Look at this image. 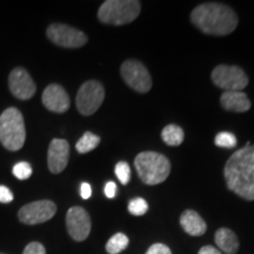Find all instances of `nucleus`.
Wrapping results in <instances>:
<instances>
[{
    "label": "nucleus",
    "mask_w": 254,
    "mask_h": 254,
    "mask_svg": "<svg viewBox=\"0 0 254 254\" xmlns=\"http://www.w3.org/2000/svg\"><path fill=\"white\" fill-rule=\"evenodd\" d=\"M228 190L240 198L254 200V145L247 142L228 158L224 168Z\"/></svg>",
    "instance_id": "obj_1"
},
{
    "label": "nucleus",
    "mask_w": 254,
    "mask_h": 254,
    "mask_svg": "<svg viewBox=\"0 0 254 254\" xmlns=\"http://www.w3.org/2000/svg\"><path fill=\"white\" fill-rule=\"evenodd\" d=\"M192 23L206 34L227 36L238 26V15L230 6L220 2H205L193 9Z\"/></svg>",
    "instance_id": "obj_2"
},
{
    "label": "nucleus",
    "mask_w": 254,
    "mask_h": 254,
    "mask_svg": "<svg viewBox=\"0 0 254 254\" xmlns=\"http://www.w3.org/2000/svg\"><path fill=\"white\" fill-rule=\"evenodd\" d=\"M134 166L141 182L146 185H158L170 176L171 163L157 152H141L134 159Z\"/></svg>",
    "instance_id": "obj_3"
},
{
    "label": "nucleus",
    "mask_w": 254,
    "mask_h": 254,
    "mask_svg": "<svg viewBox=\"0 0 254 254\" xmlns=\"http://www.w3.org/2000/svg\"><path fill=\"white\" fill-rule=\"evenodd\" d=\"M25 139L26 128L23 114L15 107L6 109L0 116V142L9 151H19Z\"/></svg>",
    "instance_id": "obj_4"
},
{
    "label": "nucleus",
    "mask_w": 254,
    "mask_h": 254,
    "mask_svg": "<svg viewBox=\"0 0 254 254\" xmlns=\"http://www.w3.org/2000/svg\"><path fill=\"white\" fill-rule=\"evenodd\" d=\"M140 8V1L136 0H107L100 6L98 18L103 24L120 26L138 18Z\"/></svg>",
    "instance_id": "obj_5"
},
{
    "label": "nucleus",
    "mask_w": 254,
    "mask_h": 254,
    "mask_svg": "<svg viewBox=\"0 0 254 254\" xmlns=\"http://www.w3.org/2000/svg\"><path fill=\"white\" fill-rule=\"evenodd\" d=\"M104 99L105 90L103 84L98 80H88L79 88L75 104L82 116H92L99 110Z\"/></svg>",
    "instance_id": "obj_6"
},
{
    "label": "nucleus",
    "mask_w": 254,
    "mask_h": 254,
    "mask_svg": "<svg viewBox=\"0 0 254 254\" xmlns=\"http://www.w3.org/2000/svg\"><path fill=\"white\" fill-rule=\"evenodd\" d=\"M212 81L215 86L226 91H239L247 87L249 77L239 66L219 65L212 71Z\"/></svg>",
    "instance_id": "obj_7"
},
{
    "label": "nucleus",
    "mask_w": 254,
    "mask_h": 254,
    "mask_svg": "<svg viewBox=\"0 0 254 254\" xmlns=\"http://www.w3.org/2000/svg\"><path fill=\"white\" fill-rule=\"evenodd\" d=\"M122 77L127 85L139 93H147L152 87V78L144 64L128 59L120 67Z\"/></svg>",
    "instance_id": "obj_8"
},
{
    "label": "nucleus",
    "mask_w": 254,
    "mask_h": 254,
    "mask_svg": "<svg viewBox=\"0 0 254 254\" xmlns=\"http://www.w3.org/2000/svg\"><path fill=\"white\" fill-rule=\"evenodd\" d=\"M46 34L53 44L65 49H78L87 43V36L84 32L65 24L50 25Z\"/></svg>",
    "instance_id": "obj_9"
},
{
    "label": "nucleus",
    "mask_w": 254,
    "mask_h": 254,
    "mask_svg": "<svg viewBox=\"0 0 254 254\" xmlns=\"http://www.w3.org/2000/svg\"><path fill=\"white\" fill-rule=\"evenodd\" d=\"M57 213V205L51 200H38L19 209L18 218L25 225H38L49 221Z\"/></svg>",
    "instance_id": "obj_10"
},
{
    "label": "nucleus",
    "mask_w": 254,
    "mask_h": 254,
    "mask_svg": "<svg viewBox=\"0 0 254 254\" xmlns=\"http://www.w3.org/2000/svg\"><path fill=\"white\" fill-rule=\"evenodd\" d=\"M91 218L85 208L74 206L68 209L66 214V227L69 237L75 241H84L87 239L91 232Z\"/></svg>",
    "instance_id": "obj_11"
},
{
    "label": "nucleus",
    "mask_w": 254,
    "mask_h": 254,
    "mask_svg": "<svg viewBox=\"0 0 254 254\" xmlns=\"http://www.w3.org/2000/svg\"><path fill=\"white\" fill-rule=\"evenodd\" d=\"M8 86L11 93L20 100L31 99L36 94L37 86L36 82L26 69L23 67H17L9 73Z\"/></svg>",
    "instance_id": "obj_12"
},
{
    "label": "nucleus",
    "mask_w": 254,
    "mask_h": 254,
    "mask_svg": "<svg viewBox=\"0 0 254 254\" xmlns=\"http://www.w3.org/2000/svg\"><path fill=\"white\" fill-rule=\"evenodd\" d=\"M69 158V145L65 139H53L47 152V165L53 174L63 172L67 166Z\"/></svg>",
    "instance_id": "obj_13"
},
{
    "label": "nucleus",
    "mask_w": 254,
    "mask_h": 254,
    "mask_svg": "<svg viewBox=\"0 0 254 254\" xmlns=\"http://www.w3.org/2000/svg\"><path fill=\"white\" fill-rule=\"evenodd\" d=\"M43 104L49 111L56 113H64L69 109L68 94L66 93L65 88L58 84H51L44 90Z\"/></svg>",
    "instance_id": "obj_14"
},
{
    "label": "nucleus",
    "mask_w": 254,
    "mask_h": 254,
    "mask_svg": "<svg viewBox=\"0 0 254 254\" xmlns=\"http://www.w3.org/2000/svg\"><path fill=\"white\" fill-rule=\"evenodd\" d=\"M220 104L226 111L236 113L247 112L251 109L247 94L239 91H225L220 97Z\"/></svg>",
    "instance_id": "obj_15"
},
{
    "label": "nucleus",
    "mask_w": 254,
    "mask_h": 254,
    "mask_svg": "<svg viewBox=\"0 0 254 254\" xmlns=\"http://www.w3.org/2000/svg\"><path fill=\"white\" fill-rule=\"evenodd\" d=\"M180 225H182L183 230L192 237L204 236L207 230V225L204 219L193 209H186L184 212L180 217Z\"/></svg>",
    "instance_id": "obj_16"
},
{
    "label": "nucleus",
    "mask_w": 254,
    "mask_h": 254,
    "mask_svg": "<svg viewBox=\"0 0 254 254\" xmlns=\"http://www.w3.org/2000/svg\"><path fill=\"white\" fill-rule=\"evenodd\" d=\"M214 240L220 252L226 254H236L239 250V240L233 231L230 228H219L215 232Z\"/></svg>",
    "instance_id": "obj_17"
},
{
    "label": "nucleus",
    "mask_w": 254,
    "mask_h": 254,
    "mask_svg": "<svg viewBox=\"0 0 254 254\" xmlns=\"http://www.w3.org/2000/svg\"><path fill=\"white\" fill-rule=\"evenodd\" d=\"M161 138L165 144L168 146H179L183 144L184 138H185V134H184L183 128L178 125H167L161 132Z\"/></svg>",
    "instance_id": "obj_18"
},
{
    "label": "nucleus",
    "mask_w": 254,
    "mask_h": 254,
    "mask_svg": "<svg viewBox=\"0 0 254 254\" xmlns=\"http://www.w3.org/2000/svg\"><path fill=\"white\" fill-rule=\"evenodd\" d=\"M100 138L98 135L93 134L92 132H85V134L79 139L75 148L80 154L88 153V152L93 151L94 148H97V146L99 145Z\"/></svg>",
    "instance_id": "obj_19"
},
{
    "label": "nucleus",
    "mask_w": 254,
    "mask_h": 254,
    "mask_svg": "<svg viewBox=\"0 0 254 254\" xmlns=\"http://www.w3.org/2000/svg\"><path fill=\"white\" fill-rule=\"evenodd\" d=\"M128 238L124 233H116L113 237L110 238V240L106 244V252L109 254H119L128 246Z\"/></svg>",
    "instance_id": "obj_20"
},
{
    "label": "nucleus",
    "mask_w": 254,
    "mask_h": 254,
    "mask_svg": "<svg viewBox=\"0 0 254 254\" xmlns=\"http://www.w3.org/2000/svg\"><path fill=\"white\" fill-rule=\"evenodd\" d=\"M215 145L224 148H233L238 144L237 136L231 132H220L218 133L214 139Z\"/></svg>",
    "instance_id": "obj_21"
},
{
    "label": "nucleus",
    "mask_w": 254,
    "mask_h": 254,
    "mask_svg": "<svg viewBox=\"0 0 254 254\" xmlns=\"http://www.w3.org/2000/svg\"><path fill=\"white\" fill-rule=\"evenodd\" d=\"M114 172H116V176L118 177L119 182L124 185H127L131 180V168H129V165L126 161H119L116 165Z\"/></svg>",
    "instance_id": "obj_22"
},
{
    "label": "nucleus",
    "mask_w": 254,
    "mask_h": 254,
    "mask_svg": "<svg viewBox=\"0 0 254 254\" xmlns=\"http://www.w3.org/2000/svg\"><path fill=\"white\" fill-rule=\"evenodd\" d=\"M148 209V205L146 202L145 199L142 198H135L129 201L128 204V212L132 215H136V217H140L144 215Z\"/></svg>",
    "instance_id": "obj_23"
},
{
    "label": "nucleus",
    "mask_w": 254,
    "mask_h": 254,
    "mask_svg": "<svg viewBox=\"0 0 254 254\" xmlns=\"http://www.w3.org/2000/svg\"><path fill=\"white\" fill-rule=\"evenodd\" d=\"M13 174L19 180H26L32 176V167L28 163H18L13 167Z\"/></svg>",
    "instance_id": "obj_24"
},
{
    "label": "nucleus",
    "mask_w": 254,
    "mask_h": 254,
    "mask_svg": "<svg viewBox=\"0 0 254 254\" xmlns=\"http://www.w3.org/2000/svg\"><path fill=\"white\" fill-rule=\"evenodd\" d=\"M23 254H46V250L43 244L33 241V243H30L25 247Z\"/></svg>",
    "instance_id": "obj_25"
},
{
    "label": "nucleus",
    "mask_w": 254,
    "mask_h": 254,
    "mask_svg": "<svg viewBox=\"0 0 254 254\" xmlns=\"http://www.w3.org/2000/svg\"><path fill=\"white\" fill-rule=\"evenodd\" d=\"M146 254H172V252H171L170 247L165 245V244L158 243L153 244V245L147 250Z\"/></svg>",
    "instance_id": "obj_26"
},
{
    "label": "nucleus",
    "mask_w": 254,
    "mask_h": 254,
    "mask_svg": "<svg viewBox=\"0 0 254 254\" xmlns=\"http://www.w3.org/2000/svg\"><path fill=\"white\" fill-rule=\"evenodd\" d=\"M13 200V194L6 186L0 185V202H4V204H7V202H11Z\"/></svg>",
    "instance_id": "obj_27"
},
{
    "label": "nucleus",
    "mask_w": 254,
    "mask_h": 254,
    "mask_svg": "<svg viewBox=\"0 0 254 254\" xmlns=\"http://www.w3.org/2000/svg\"><path fill=\"white\" fill-rule=\"evenodd\" d=\"M105 194H106L107 198L112 199L117 194V185L113 182H110L106 184L105 186Z\"/></svg>",
    "instance_id": "obj_28"
},
{
    "label": "nucleus",
    "mask_w": 254,
    "mask_h": 254,
    "mask_svg": "<svg viewBox=\"0 0 254 254\" xmlns=\"http://www.w3.org/2000/svg\"><path fill=\"white\" fill-rule=\"evenodd\" d=\"M80 194H81V198L82 199H88L92 194V189L90 186V184L87 183H82L81 184V187H80Z\"/></svg>",
    "instance_id": "obj_29"
},
{
    "label": "nucleus",
    "mask_w": 254,
    "mask_h": 254,
    "mask_svg": "<svg viewBox=\"0 0 254 254\" xmlns=\"http://www.w3.org/2000/svg\"><path fill=\"white\" fill-rule=\"evenodd\" d=\"M198 254H222V253L218 249H215V247L208 245V246L201 247V249L199 250Z\"/></svg>",
    "instance_id": "obj_30"
},
{
    "label": "nucleus",
    "mask_w": 254,
    "mask_h": 254,
    "mask_svg": "<svg viewBox=\"0 0 254 254\" xmlns=\"http://www.w3.org/2000/svg\"><path fill=\"white\" fill-rule=\"evenodd\" d=\"M0 254H2V253H0Z\"/></svg>",
    "instance_id": "obj_31"
}]
</instances>
